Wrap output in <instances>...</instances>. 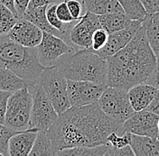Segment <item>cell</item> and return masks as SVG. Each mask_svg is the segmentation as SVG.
I'll return each instance as SVG.
<instances>
[{"instance_id": "1", "label": "cell", "mask_w": 159, "mask_h": 156, "mask_svg": "<svg viewBox=\"0 0 159 156\" xmlns=\"http://www.w3.org/2000/svg\"><path fill=\"white\" fill-rule=\"evenodd\" d=\"M112 132L123 134L122 124L108 117L98 102L70 107L60 114L47 131L55 153L72 147L108 145L107 139Z\"/></svg>"}, {"instance_id": "2", "label": "cell", "mask_w": 159, "mask_h": 156, "mask_svg": "<svg viewBox=\"0 0 159 156\" xmlns=\"http://www.w3.org/2000/svg\"><path fill=\"white\" fill-rule=\"evenodd\" d=\"M107 62V86L129 90L146 83L157 66V59L149 45L145 27L141 25L129 44Z\"/></svg>"}, {"instance_id": "3", "label": "cell", "mask_w": 159, "mask_h": 156, "mask_svg": "<svg viewBox=\"0 0 159 156\" xmlns=\"http://www.w3.org/2000/svg\"><path fill=\"white\" fill-rule=\"evenodd\" d=\"M0 68L13 71L29 86L37 83L45 67L39 61L37 48L23 46L7 35L0 36Z\"/></svg>"}, {"instance_id": "4", "label": "cell", "mask_w": 159, "mask_h": 156, "mask_svg": "<svg viewBox=\"0 0 159 156\" xmlns=\"http://www.w3.org/2000/svg\"><path fill=\"white\" fill-rule=\"evenodd\" d=\"M56 66L67 79L107 85L108 62L91 50L79 49L67 53Z\"/></svg>"}, {"instance_id": "5", "label": "cell", "mask_w": 159, "mask_h": 156, "mask_svg": "<svg viewBox=\"0 0 159 156\" xmlns=\"http://www.w3.org/2000/svg\"><path fill=\"white\" fill-rule=\"evenodd\" d=\"M33 107V94L27 84L13 92L7 102L5 126L15 131L29 129L31 111Z\"/></svg>"}, {"instance_id": "6", "label": "cell", "mask_w": 159, "mask_h": 156, "mask_svg": "<svg viewBox=\"0 0 159 156\" xmlns=\"http://www.w3.org/2000/svg\"><path fill=\"white\" fill-rule=\"evenodd\" d=\"M67 81L68 79L61 74L57 66L44 69L37 80L44 89L58 115L71 107L68 97Z\"/></svg>"}, {"instance_id": "7", "label": "cell", "mask_w": 159, "mask_h": 156, "mask_svg": "<svg viewBox=\"0 0 159 156\" xmlns=\"http://www.w3.org/2000/svg\"><path fill=\"white\" fill-rule=\"evenodd\" d=\"M102 111L111 119L123 124L136 111L129 97V90L108 86L98 100Z\"/></svg>"}, {"instance_id": "8", "label": "cell", "mask_w": 159, "mask_h": 156, "mask_svg": "<svg viewBox=\"0 0 159 156\" xmlns=\"http://www.w3.org/2000/svg\"><path fill=\"white\" fill-rule=\"evenodd\" d=\"M30 88L33 94V107L29 128H34L38 131H48L59 115L38 82L34 86H30Z\"/></svg>"}, {"instance_id": "9", "label": "cell", "mask_w": 159, "mask_h": 156, "mask_svg": "<svg viewBox=\"0 0 159 156\" xmlns=\"http://www.w3.org/2000/svg\"><path fill=\"white\" fill-rule=\"evenodd\" d=\"M36 48L40 63L45 68L56 66L62 56L76 51L62 38L46 32H43L42 41Z\"/></svg>"}, {"instance_id": "10", "label": "cell", "mask_w": 159, "mask_h": 156, "mask_svg": "<svg viewBox=\"0 0 159 156\" xmlns=\"http://www.w3.org/2000/svg\"><path fill=\"white\" fill-rule=\"evenodd\" d=\"M108 86L92 81L70 80L67 81V91L71 107H83L98 102Z\"/></svg>"}, {"instance_id": "11", "label": "cell", "mask_w": 159, "mask_h": 156, "mask_svg": "<svg viewBox=\"0 0 159 156\" xmlns=\"http://www.w3.org/2000/svg\"><path fill=\"white\" fill-rule=\"evenodd\" d=\"M101 27L99 16L86 11L81 18L71 27L69 33V43L76 50L89 49L94 32Z\"/></svg>"}, {"instance_id": "12", "label": "cell", "mask_w": 159, "mask_h": 156, "mask_svg": "<svg viewBox=\"0 0 159 156\" xmlns=\"http://www.w3.org/2000/svg\"><path fill=\"white\" fill-rule=\"evenodd\" d=\"M158 118L159 116L148 109L137 111L122 124V131L138 136L157 138Z\"/></svg>"}, {"instance_id": "13", "label": "cell", "mask_w": 159, "mask_h": 156, "mask_svg": "<svg viewBox=\"0 0 159 156\" xmlns=\"http://www.w3.org/2000/svg\"><path fill=\"white\" fill-rule=\"evenodd\" d=\"M141 25L142 21L133 20L128 27L109 34L108 42L105 46L94 52H96L99 57L107 60L129 44L139 32Z\"/></svg>"}, {"instance_id": "14", "label": "cell", "mask_w": 159, "mask_h": 156, "mask_svg": "<svg viewBox=\"0 0 159 156\" xmlns=\"http://www.w3.org/2000/svg\"><path fill=\"white\" fill-rule=\"evenodd\" d=\"M10 39L23 46L34 48L43 38V31L27 20L19 18L7 34Z\"/></svg>"}, {"instance_id": "15", "label": "cell", "mask_w": 159, "mask_h": 156, "mask_svg": "<svg viewBox=\"0 0 159 156\" xmlns=\"http://www.w3.org/2000/svg\"><path fill=\"white\" fill-rule=\"evenodd\" d=\"M38 130L29 128L19 131L11 136L8 142V153L10 156H29L34 146Z\"/></svg>"}, {"instance_id": "16", "label": "cell", "mask_w": 159, "mask_h": 156, "mask_svg": "<svg viewBox=\"0 0 159 156\" xmlns=\"http://www.w3.org/2000/svg\"><path fill=\"white\" fill-rule=\"evenodd\" d=\"M158 89L148 83H140L129 88V100L134 110L137 112L146 109L155 98Z\"/></svg>"}, {"instance_id": "17", "label": "cell", "mask_w": 159, "mask_h": 156, "mask_svg": "<svg viewBox=\"0 0 159 156\" xmlns=\"http://www.w3.org/2000/svg\"><path fill=\"white\" fill-rule=\"evenodd\" d=\"M47 7L48 6L36 7H28L21 18H24V19L33 23L34 25L38 26L43 32H46V33H52V34H54V35L63 39L61 33L50 25L49 21H48L47 16H46Z\"/></svg>"}, {"instance_id": "18", "label": "cell", "mask_w": 159, "mask_h": 156, "mask_svg": "<svg viewBox=\"0 0 159 156\" xmlns=\"http://www.w3.org/2000/svg\"><path fill=\"white\" fill-rule=\"evenodd\" d=\"M130 146L136 156L159 155V139L132 134Z\"/></svg>"}, {"instance_id": "19", "label": "cell", "mask_w": 159, "mask_h": 156, "mask_svg": "<svg viewBox=\"0 0 159 156\" xmlns=\"http://www.w3.org/2000/svg\"><path fill=\"white\" fill-rule=\"evenodd\" d=\"M142 25L145 27L147 38L149 45L156 57L159 60V12L148 14L142 21Z\"/></svg>"}, {"instance_id": "20", "label": "cell", "mask_w": 159, "mask_h": 156, "mask_svg": "<svg viewBox=\"0 0 159 156\" xmlns=\"http://www.w3.org/2000/svg\"><path fill=\"white\" fill-rule=\"evenodd\" d=\"M101 27L105 29L109 34L128 27L133 20L129 19L124 12L109 13L99 16Z\"/></svg>"}, {"instance_id": "21", "label": "cell", "mask_w": 159, "mask_h": 156, "mask_svg": "<svg viewBox=\"0 0 159 156\" xmlns=\"http://www.w3.org/2000/svg\"><path fill=\"white\" fill-rule=\"evenodd\" d=\"M84 7L86 11L98 16L124 12L118 0H86L84 2Z\"/></svg>"}, {"instance_id": "22", "label": "cell", "mask_w": 159, "mask_h": 156, "mask_svg": "<svg viewBox=\"0 0 159 156\" xmlns=\"http://www.w3.org/2000/svg\"><path fill=\"white\" fill-rule=\"evenodd\" d=\"M54 154L55 151L47 131H38L29 156H52Z\"/></svg>"}, {"instance_id": "23", "label": "cell", "mask_w": 159, "mask_h": 156, "mask_svg": "<svg viewBox=\"0 0 159 156\" xmlns=\"http://www.w3.org/2000/svg\"><path fill=\"white\" fill-rule=\"evenodd\" d=\"M108 150V145H102L93 147H72L57 151V156H105Z\"/></svg>"}, {"instance_id": "24", "label": "cell", "mask_w": 159, "mask_h": 156, "mask_svg": "<svg viewBox=\"0 0 159 156\" xmlns=\"http://www.w3.org/2000/svg\"><path fill=\"white\" fill-rule=\"evenodd\" d=\"M28 83L15 74L13 71L5 68H0V89L15 92Z\"/></svg>"}, {"instance_id": "25", "label": "cell", "mask_w": 159, "mask_h": 156, "mask_svg": "<svg viewBox=\"0 0 159 156\" xmlns=\"http://www.w3.org/2000/svg\"><path fill=\"white\" fill-rule=\"evenodd\" d=\"M129 19L143 21L148 13L140 0H118Z\"/></svg>"}, {"instance_id": "26", "label": "cell", "mask_w": 159, "mask_h": 156, "mask_svg": "<svg viewBox=\"0 0 159 156\" xmlns=\"http://www.w3.org/2000/svg\"><path fill=\"white\" fill-rule=\"evenodd\" d=\"M18 19L8 7L0 4V36L8 34Z\"/></svg>"}, {"instance_id": "27", "label": "cell", "mask_w": 159, "mask_h": 156, "mask_svg": "<svg viewBox=\"0 0 159 156\" xmlns=\"http://www.w3.org/2000/svg\"><path fill=\"white\" fill-rule=\"evenodd\" d=\"M132 134L129 132H123L121 136H119L118 132H112L108 136V145L115 148H120L129 145L131 143Z\"/></svg>"}, {"instance_id": "28", "label": "cell", "mask_w": 159, "mask_h": 156, "mask_svg": "<svg viewBox=\"0 0 159 156\" xmlns=\"http://www.w3.org/2000/svg\"><path fill=\"white\" fill-rule=\"evenodd\" d=\"M17 131H15L7 126L0 124V153L3 156H8V142L11 136L16 134Z\"/></svg>"}, {"instance_id": "29", "label": "cell", "mask_w": 159, "mask_h": 156, "mask_svg": "<svg viewBox=\"0 0 159 156\" xmlns=\"http://www.w3.org/2000/svg\"><path fill=\"white\" fill-rule=\"evenodd\" d=\"M108 38H109V33L106 30L103 29L102 27L97 29L92 35L91 46L89 50L97 51L101 48H103L108 42Z\"/></svg>"}, {"instance_id": "30", "label": "cell", "mask_w": 159, "mask_h": 156, "mask_svg": "<svg viewBox=\"0 0 159 156\" xmlns=\"http://www.w3.org/2000/svg\"><path fill=\"white\" fill-rule=\"evenodd\" d=\"M56 14H57L59 19L61 22L65 23V24H71V23L77 22V20L74 19L73 16H71L69 8H68V6H67L65 1H62L59 4H57V6H56Z\"/></svg>"}, {"instance_id": "31", "label": "cell", "mask_w": 159, "mask_h": 156, "mask_svg": "<svg viewBox=\"0 0 159 156\" xmlns=\"http://www.w3.org/2000/svg\"><path fill=\"white\" fill-rule=\"evenodd\" d=\"M70 12L75 20H80L83 16L84 3L81 0H65Z\"/></svg>"}, {"instance_id": "32", "label": "cell", "mask_w": 159, "mask_h": 156, "mask_svg": "<svg viewBox=\"0 0 159 156\" xmlns=\"http://www.w3.org/2000/svg\"><path fill=\"white\" fill-rule=\"evenodd\" d=\"M134 152L129 145L120 148H115L108 145V150L105 154V156H134Z\"/></svg>"}, {"instance_id": "33", "label": "cell", "mask_w": 159, "mask_h": 156, "mask_svg": "<svg viewBox=\"0 0 159 156\" xmlns=\"http://www.w3.org/2000/svg\"><path fill=\"white\" fill-rule=\"evenodd\" d=\"M12 93L13 92H11V91L0 89V124L5 125V118H6L7 102H8L9 97Z\"/></svg>"}, {"instance_id": "34", "label": "cell", "mask_w": 159, "mask_h": 156, "mask_svg": "<svg viewBox=\"0 0 159 156\" xmlns=\"http://www.w3.org/2000/svg\"><path fill=\"white\" fill-rule=\"evenodd\" d=\"M148 14L159 12V0H140Z\"/></svg>"}, {"instance_id": "35", "label": "cell", "mask_w": 159, "mask_h": 156, "mask_svg": "<svg viewBox=\"0 0 159 156\" xmlns=\"http://www.w3.org/2000/svg\"><path fill=\"white\" fill-rule=\"evenodd\" d=\"M14 1H15V7L17 13V16L19 18H21L26 8L28 7L31 0H14Z\"/></svg>"}, {"instance_id": "36", "label": "cell", "mask_w": 159, "mask_h": 156, "mask_svg": "<svg viewBox=\"0 0 159 156\" xmlns=\"http://www.w3.org/2000/svg\"><path fill=\"white\" fill-rule=\"evenodd\" d=\"M146 83H148L150 85L159 88V60L157 62V66L154 69V71L152 72V74L150 75V77Z\"/></svg>"}, {"instance_id": "37", "label": "cell", "mask_w": 159, "mask_h": 156, "mask_svg": "<svg viewBox=\"0 0 159 156\" xmlns=\"http://www.w3.org/2000/svg\"><path fill=\"white\" fill-rule=\"evenodd\" d=\"M62 1H65V0H31L28 7H44V6H49L52 4H59Z\"/></svg>"}, {"instance_id": "38", "label": "cell", "mask_w": 159, "mask_h": 156, "mask_svg": "<svg viewBox=\"0 0 159 156\" xmlns=\"http://www.w3.org/2000/svg\"><path fill=\"white\" fill-rule=\"evenodd\" d=\"M146 109H148L149 111H151V112H153V113L159 116V89L157 93L156 94L155 98H153V100L151 101V103L149 104L148 107Z\"/></svg>"}, {"instance_id": "39", "label": "cell", "mask_w": 159, "mask_h": 156, "mask_svg": "<svg viewBox=\"0 0 159 156\" xmlns=\"http://www.w3.org/2000/svg\"><path fill=\"white\" fill-rule=\"evenodd\" d=\"M0 4H2V5H4V6H6L7 7H8L17 17H18V16H17V13H16V7H15V1L14 0H0ZM19 18V17H18Z\"/></svg>"}, {"instance_id": "40", "label": "cell", "mask_w": 159, "mask_h": 156, "mask_svg": "<svg viewBox=\"0 0 159 156\" xmlns=\"http://www.w3.org/2000/svg\"><path fill=\"white\" fill-rule=\"evenodd\" d=\"M157 127H158V132H159V118H158V124H157ZM159 139V133H158V137H157Z\"/></svg>"}, {"instance_id": "41", "label": "cell", "mask_w": 159, "mask_h": 156, "mask_svg": "<svg viewBox=\"0 0 159 156\" xmlns=\"http://www.w3.org/2000/svg\"><path fill=\"white\" fill-rule=\"evenodd\" d=\"M81 1H82V2H83V3H84V2H85V1H86V0H81Z\"/></svg>"}]
</instances>
